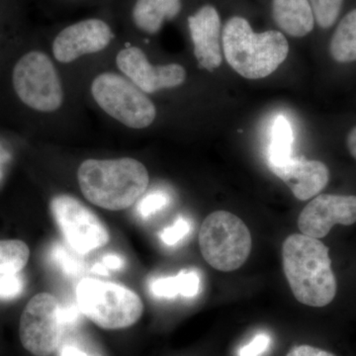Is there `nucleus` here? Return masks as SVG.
Segmentation results:
<instances>
[{
    "label": "nucleus",
    "instance_id": "obj_24",
    "mask_svg": "<svg viewBox=\"0 0 356 356\" xmlns=\"http://www.w3.org/2000/svg\"><path fill=\"white\" fill-rule=\"evenodd\" d=\"M270 337L267 334H259L247 346L238 351V356H261L270 346Z\"/></svg>",
    "mask_w": 356,
    "mask_h": 356
},
{
    "label": "nucleus",
    "instance_id": "obj_2",
    "mask_svg": "<svg viewBox=\"0 0 356 356\" xmlns=\"http://www.w3.org/2000/svg\"><path fill=\"white\" fill-rule=\"evenodd\" d=\"M77 180L89 202L110 211L133 206L149 184L146 166L132 158L86 159L77 170Z\"/></svg>",
    "mask_w": 356,
    "mask_h": 356
},
{
    "label": "nucleus",
    "instance_id": "obj_29",
    "mask_svg": "<svg viewBox=\"0 0 356 356\" xmlns=\"http://www.w3.org/2000/svg\"><path fill=\"white\" fill-rule=\"evenodd\" d=\"M346 145L351 156L356 159V126L348 134Z\"/></svg>",
    "mask_w": 356,
    "mask_h": 356
},
{
    "label": "nucleus",
    "instance_id": "obj_7",
    "mask_svg": "<svg viewBox=\"0 0 356 356\" xmlns=\"http://www.w3.org/2000/svg\"><path fill=\"white\" fill-rule=\"evenodd\" d=\"M14 90L26 106L42 113L57 111L64 90L57 70L44 51H29L19 58L13 72Z\"/></svg>",
    "mask_w": 356,
    "mask_h": 356
},
{
    "label": "nucleus",
    "instance_id": "obj_19",
    "mask_svg": "<svg viewBox=\"0 0 356 356\" xmlns=\"http://www.w3.org/2000/svg\"><path fill=\"white\" fill-rule=\"evenodd\" d=\"M293 132L289 122L280 116L271 127L270 144L268 147V165H282L292 158Z\"/></svg>",
    "mask_w": 356,
    "mask_h": 356
},
{
    "label": "nucleus",
    "instance_id": "obj_4",
    "mask_svg": "<svg viewBox=\"0 0 356 356\" xmlns=\"http://www.w3.org/2000/svg\"><path fill=\"white\" fill-rule=\"evenodd\" d=\"M76 300L79 311L104 330L132 327L144 313V304L137 293L95 278H84L79 283Z\"/></svg>",
    "mask_w": 356,
    "mask_h": 356
},
{
    "label": "nucleus",
    "instance_id": "obj_18",
    "mask_svg": "<svg viewBox=\"0 0 356 356\" xmlns=\"http://www.w3.org/2000/svg\"><path fill=\"white\" fill-rule=\"evenodd\" d=\"M200 289V276L196 271L180 273L177 276L158 278L151 284L154 295L161 298H173L177 295L191 298L196 296Z\"/></svg>",
    "mask_w": 356,
    "mask_h": 356
},
{
    "label": "nucleus",
    "instance_id": "obj_31",
    "mask_svg": "<svg viewBox=\"0 0 356 356\" xmlns=\"http://www.w3.org/2000/svg\"><path fill=\"white\" fill-rule=\"evenodd\" d=\"M106 267L102 266V264H96L93 270L95 271L96 273L100 274V275H107Z\"/></svg>",
    "mask_w": 356,
    "mask_h": 356
},
{
    "label": "nucleus",
    "instance_id": "obj_25",
    "mask_svg": "<svg viewBox=\"0 0 356 356\" xmlns=\"http://www.w3.org/2000/svg\"><path fill=\"white\" fill-rule=\"evenodd\" d=\"M168 204V197L163 194H153L147 196L139 204L138 211L140 216L149 217L158 211L163 209Z\"/></svg>",
    "mask_w": 356,
    "mask_h": 356
},
{
    "label": "nucleus",
    "instance_id": "obj_10",
    "mask_svg": "<svg viewBox=\"0 0 356 356\" xmlns=\"http://www.w3.org/2000/svg\"><path fill=\"white\" fill-rule=\"evenodd\" d=\"M115 36L113 27L104 18H86L62 28L53 40L51 51L58 62L69 64L105 50Z\"/></svg>",
    "mask_w": 356,
    "mask_h": 356
},
{
    "label": "nucleus",
    "instance_id": "obj_14",
    "mask_svg": "<svg viewBox=\"0 0 356 356\" xmlns=\"http://www.w3.org/2000/svg\"><path fill=\"white\" fill-rule=\"evenodd\" d=\"M269 168L287 184L298 200L316 197L329 184V168L320 161L291 158L282 165Z\"/></svg>",
    "mask_w": 356,
    "mask_h": 356
},
{
    "label": "nucleus",
    "instance_id": "obj_1",
    "mask_svg": "<svg viewBox=\"0 0 356 356\" xmlns=\"http://www.w3.org/2000/svg\"><path fill=\"white\" fill-rule=\"evenodd\" d=\"M283 270L293 295L304 305L321 308L334 301L337 278L329 248L303 234L288 236L282 247Z\"/></svg>",
    "mask_w": 356,
    "mask_h": 356
},
{
    "label": "nucleus",
    "instance_id": "obj_8",
    "mask_svg": "<svg viewBox=\"0 0 356 356\" xmlns=\"http://www.w3.org/2000/svg\"><path fill=\"white\" fill-rule=\"evenodd\" d=\"M50 209L65 241L79 254H88L108 243V229L79 199L58 194L51 198Z\"/></svg>",
    "mask_w": 356,
    "mask_h": 356
},
{
    "label": "nucleus",
    "instance_id": "obj_17",
    "mask_svg": "<svg viewBox=\"0 0 356 356\" xmlns=\"http://www.w3.org/2000/svg\"><path fill=\"white\" fill-rule=\"evenodd\" d=\"M330 53L341 64L356 62V9L339 22L332 37Z\"/></svg>",
    "mask_w": 356,
    "mask_h": 356
},
{
    "label": "nucleus",
    "instance_id": "obj_22",
    "mask_svg": "<svg viewBox=\"0 0 356 356\" xmlns=\"http://www.w3.org/2000/svg\"><path fill=\"white\" fill-rule=\"evenodd\" d=\"M24 283L19 273L4 274L0 276V298L10 300L22 292Z\"/></svg>",
    "mask_w": 356,
    "mask_h": 356
},
{
    "label": "nucleus",
    "instance_id": "obj_23",
    "mask_svg": "<svg viewBox=\"0 0 356 356\" xmlns=\"http://www.w3.org/2000/svg\"><path fill=\"white\" fill-rule=\"evenodd\" d=\"M191 231V224L184 218H178L177 221L172 226L165 228L161 233V240L165 245H175L182 240L185 236L188 235Z\"/></svg>",
    "mask_w": 356,
    "mask_h": 356
},
{
    "label": "nucleus",
    "instance_id": "obj_6",
    "mask_svg": "<svg viewBox=\"0 0 356 356\" xmlns=\"http://www.w3.org/2000/svg\"><path fill=\"white\" fill-rule=\"evenodd\" d=\"M91 95L107 115L126 127L145 129L154 123L156 106L131 81L114 72L98 74L91 83Z\"/></svg>",
    "mask_w": 356,
    "mask_h": 356
},
{
    "label": "nucleus",
    "instance_id": "obj_3",
    "mask_svg": "<svg viewBox=\"0 0 356 356\" xmlns=\"http://www.w3.org/2000/svg\"><path fill=\"white\" fill-rule=\"evenodd\" d=\"M222 50L232 69L248 79L270 76L287 58L289 44L280 31L254 33L245 18H231L222 30Z\"/></svg>",
    "mask_w": 356,
    "mask_h": 356
},
{
    "label": "nucleus",
    "instance_id": "obj_28",
    "mask_svg": "<svg viewBox=\"0 0 356 356\" xmlns=\"http://www.w3.org/2000/svg\"><path fill=\"white\" fill-rule=\"evenodd\" d=\"M102 264L106 267V268L117 270V269H121L122 267L124 266V261L120 257H118V255L109 254L103 257Z\"/></svg>",
    "mask_w": 356,
    "mask_h": 356
},
{
    "label": "nucleus",
    "instance_id": "obj_32",
    "mask_svg": "<svg viewBox=\"0 0 356 356\" xmlns=\"http://www.w3.org/2000/svg\"><path fill=\"white\" fill-rule=\"evenodd\" d=\"M54 1L60 2V3L74 4L81 3V2L95 1V0H54Z\"/></svg>",
    "mask_w": 356,
    "mask_h": 356
},
{
    "label": "nucleus",
    "instance_id": "obj_13",
    "mask_svg": "<svg viewBox=\"0 0 356 356\" xmlns=\"http://www.w3.org/2000/svg\"><path fill=\"white\" fill-rule=\"evenodd\" d=\"M194 56L203 69L213 72L222 64L221 21L214 6L206 4L187 17Z\"/></svg>",
    "mask_w": 356,
    "mask_h": 356
},
{
    "label": "nucleus",
    "instance_id": "obj_26",
    "mask_svg": "<svg viewBox=\"0 0 356 356\" xmlns=\"http://www.w3.org/2000/svg\"><path fill=\"white\" fill-rule=\"evenodd\" d=\"M53 257L54 261L62 267L65 273L70 274V275L79 273L81 267L77 264L76 259L72 255H70L64 248L58 247V245L54 248Z\"/></svg>",
    "mask_w": 356,
    "mask_h": 356
},
{
    "label": "nucleus",
    "instance_id": "obj_21",
    "mask_svg": "<svg viewBox=\"0 0 356 356\" xmlns=\"http://www.w3.org/2000/svg\"><path fill=\"white\" fill-rule=\"evenodd\" d=\"M310 2L318 25L327 29L336 23L343 0H310Z\"/></svg>",
    "mask_w": 356,
    "mask_h": 356
},
{
    "label": "nucleus",
    "instance_id": "obj_15",
    "mask_svg": "<svg viewBox=\"0 0 356 356\" xmlns=\"http://www.w3.org/2000/svg\"><path fill=\"white\" fill-rule=\"evenodd\" d=\"M130 24L138 32L156 35L182 10V0H124Z\"/></svg>",
    "mask_w": 356,
    "mask_h": 356
},
{
    "label": "nucleus",
    "instance_id": "obj_11",
    "mask_svg": "<svg viewBox=\"0 0 356 356\" xmlns=\"http://www.w3.org/2000/svg\"><path fill=\"white\" fill-rule=\"evenodd\" d=\"M116 64L136 86L149 95L163 89L177 88L186 79V70L182 65H153L139 47L122 49L117 54Z\"/></svg>",
    "mask_w": 356,
    "mask_h": 356
},
{
    "label": "nucleus",
    "instance_id": "obj_12",
    "mask_svg": "<svg viewBox=\"0 0 356 356\" xmlns=\"http://www.w3.org/2000/svg\"><path fill=\"white\" fill-rule=\"evenodd\" d=\"M356 222V196L320 194L302 210L298 228L303 235L325 238L336 225L350 226Z\"/></svg>",
    "mask_w": 356,
    "mask_h": 356
},
{
    "label": "nucleus",
    "instance_id": "obj_20",
    "mask_svg": "<svg viewBox=\"0 0 356 356\" xmlns=\"http://www.w3.org/2000/svg\"><path fill=\"white\" fill-rule=\"evenodd\" d=\"M29 257L27 243L19 240L0 241V276L20 273Z\"/></svg>",
    "mask_w": 356,
    "mask_h": 356
},
{
    "label": "nucleus",
    "instance_id": "obj_5",
    "mask_svg": "<svg viewBox=\"0 0 356 356\" xmlns=\"http://www.w3.org/2000/svg\"><path fill=\"white\" fill-rule=\"evenodd\" d=\"M198 241L203 259L222 273L240 268L252 252V234L247 225L227 211H216L206 217Z\"/></svg>",
    "mask_w": 356,
    "mask_h": 356
},
{
    "label": "nucleus",
    "instance_id": "obj_30",
    "mask_svg": "<svg viewBox=\"0 0 356 356\" xmlns=\"http://www.w3.org/2000/svg\"><path fill=\"white\" fill-rule=\"evenodd\" d=\"M60 356H90L86 355V353L79 350V348H74V346H65L62 350H60Z\"/></svg>",
    "mask_w": 356,
    "mask_h": 356
},
{
    "label": "nucleus",
    "instance_id": "obj_9",
    "mask_svg": "<svg viewBox=\"0 0 356 356\" xmlns=\"http://www.w3.org/2000/svg\"><path fill=\"white\" fill-rule=\"evenodd\" d=\"M64 324L58 299L49 293L35 295L20 318L23 348L35 356H50L60 346Z\"/></svg>",
    "mask_w": 356,
    "mask_h": 356
},
{
    "label": "nucleus",
    "instance_id": "obj_16",
    "mask_svg": "<svg viewBox=\"0 0 356 356\" xmlns=\"http://www.w3.org/2000/svg\"><path fill=\"white\" fill-rule=\"evenodd\" d=\"M273 19L282 31L301 38L313 31V10L308 0H273Z\"/></svg>",
    "mask_w": 356,
    "mask_h": 356
},
{
    "label": "nucleus",
    "instance_id": "obj_27",
    "mask_svg": "<svg viewBox=\"0 0 356 356\" xmlns=\"http://www.w3.org/2000/svg\"><path fill=\"white\" fill-rule=\"evenodd\" d=\"M286 356H337L330 351L321 350V348H315V346H307V344H302V346H296L292 348L287 353Z\"/></svg>",
    "mask_w": 356,
    "mask_h": 356
}]
</instances>
